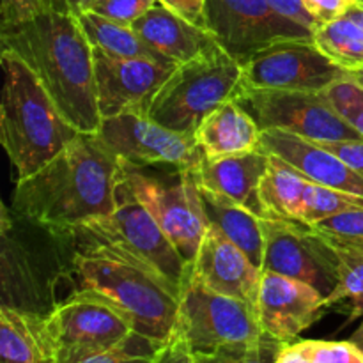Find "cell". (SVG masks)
<instances>
[{
    "label": "cell",
    "instance_id": "cell-1",
    "mask_svg": "<svg viewBox=\"0 0 363 363\" xmlns=\"http://www.w3.org/2000/svg\"><path fill=\"white\" fill-rule=\"evenodd\" d=\"M64 250V284L108 301L135 333L163 344L172 337L181 289L121 243L98 220L55 230Z\"/></svg>",
    "mask_w": 363,
    "mask_h": 363
},
{
    "label": "cell",
    "instance_id": "cell-2",
    "mask_svg": "<svg viewBox=\"0 0 363 363\" xmlns=\"http://www.w3.org/2000/svg\"><path fill=\"white\" fill-rule=\"evenodd\" d=\"M119 181V158L96 133H78L43 169L16 181L11 209L46 229H73L112 215Z\"/></svg>",
    "mask_w": 363,
    "mask_h": 363
},
{
    "label": "cell",
    "instance_id": "cell-3",
    "mask_svg": "<svg viewBox=\"0 0 363 363\" xmlns=\"http://www.w3.org/2000/svg\"><path fill=\"white\" fill-rule=\"evenodd\" d=\"M0 45L35 74L71 126L80 133L99 130L94 50L74 14L48 11L0 28Z\"/></svg>",
    "mask_w": 363,
    "mask_h": 363
},
{
    "label": "cell",
    "instance_id": "cell-4",
    "mask_svg": "<svg viewBox=\"0 0 363 363\" xmlns=\"http://www.w3.org/2000/svg\"><path fill=\"white\" fill-rule=\"evenodd\" d=\"M0 142L18 179L38 172L80 131L67 123L35 74L9 50H2Z\"/></svg>",
    "mask_w": 363,
    "mask_h": 363
},
{
    "label": "cell",
    "instance_id": "cell-5",
    "mask_svg": "<svg viewBox=\"0 0 363 363\" xmlns=\"http://www.w3.org/2000/svg\"><path fill=\"white\" fill-rule=\"evenodd\" d=\"M2 305L46 318L59 303L64 250L55 230L2 208Z\"/></svg>",
    "mask_w": 363,
    "mask_h": 363
},
{
    "label": "cell",
    "instance_id": "cell-6",
    "mask_svg": "<svg viewBox=\"0 0 363 363\" xmlns=\"http://www.w3.org/2000/svg\"><path fill=\"white\" fill-rule=\"evenodd\" d=\"M243 91V66L222 46L177 64L149 105L147 116L177 133L194 135L202 121Z\"/></svg>",
    "mask_w": 363,
    "mask_h": 363
},
{
    "label": "cell",
    "instance_id": "cell-7",
    "mask_svg": "<svg viewBox=\"0 0 363 363\" xmlns=\"http://www.w3.org/2000/svg\"><path fill=\"white\" fill-rule=\"evenodd\" d=\"M50 363H85L123 346L133 328L96 294L69 293L41 321Z\"/></svg>",
    "mask_w": 363,
    "mask_h": 363
},
{
    "label": "cell",
    "instance_id": "cell-8",
    "mask_svg": "<svg viewBox=\"0 0 363 363\" xmlns=\"http://www.w3.org/2000/svg\"><path fill=\"white\" fill-rule=\"evenodd\" d=\"M119 162L135 197L149 209L181 257L191 266L209 229L194 170L172 169L170 174H155L149 167Z\"/></svg>",
    "mask_w": 363,
    "mask_h": 363
},
{
    "label": "cell",
    "instance_id": "cell-9",
    "mask_svg": "<svg viewBox=\"0 0 363 363\" xmlns=\"http://www.w3.org/2000/svg\"><path fill=\"white\" fill-rule=\"evenodd\" d=\"M174 333L183 337L194 353L247 346L268 335L261 328L254 305L213 291L191 275L181 289Z\"/></svg>",
    "mask_w": 363,
    "mask_h": 363
},
{
    "label": "cell",
    "instance_id": "cell-10",
    "mask_svg": "<svg viewBox=\"0 0 363 363\" xmlns=\"http://www.w3.org/2000/svg\"><path fill=\"white\" fill-rule=\"evenodd\" d=\"M238 101L255 117L261 130H282L311 142L363 138L323 92L250 89Z\"/></svg>",
    "mask_w": 363,
    "mask_h": 363
},
{
    "label": "cell",
    "instance_id": "cell-11",
    "mask_svg": "<svg viewBox=\"0 0 363 363\" xmlns=\"http://www.w3.org/2000/svg\"><path fill=\"white\" fill-rule=\"evenodd\" d=\"M96 135L112 155L133 165L195 170L204 158L194 135L169 130L147 113L105 117Z\"/></svg>",
    "mask_w": 363,
    "mask_h": 363
},
{
    "label": "cell",
    "instance_id": "cell-12",
    "mask_svg": "<svg viewBox=\"0 0 363 363\" xmlns=\"http://www.w3.org/2000/svg\"><path fill=\"white\" fill-rule=\"evenodd\" d=\"M208 28L240 62L289 39H312L314 32L280 14L268 0H208Z\"/></svg>",
    "mask_w": 363,
    "mask_h": 363
},
{
    "label": "cell",
    "instance_id": "cell-13",
    "mask_svg": "<svg viewBox=\"0 0 363 363\" xmlns=\"http://www.w3.org/2000/svg\"><path fill=\"white\" fill-rule=\"evenodd\" d=\"M264 234L262 272L301 280L325 294L337 286L335 247L308 223L296 220H261Z\"/></svg>",
    "mask_w": 363,
    "mask_h": 363
},
{
    "label": "cell",
    "instance_id": "cell-14",
    "mask_svg": "<svg viewBox=\"0 0 363 363\" xmlns=\"http://www.w3.org/2000/svg\"><path fill=\"white\" fill-rule=\"evenodd\" d=\"M241 66L243 91L279 89L323 92L350 73L332 62L312 39H289L277 43L252 55L241 62Z\"/></svg>",
    "mask_w": 363,
    "mask_h": 363
},
{
    "label": "cell",
    "instance_id": "cell-15",
    "mask_svg": "<svg viewBox=\"0 0 363 363\" xmlns=\"http://www.w3.org/2000/svg\"><path fill=\"white\" fill-rule=\"evenodd\" d=\"M98 222L121 243L162 272L174 286L183 289L190 275V264L181 257L149 209L135 197L123 177V169L116 191V209L112 215Z\"/></svg>",
    "mask_w": 363,
    "mask_h": 363
},
{
    "label": "cell",
    "instance_id": "cell-16",
    "mask_svg": "<svg viewBox=\"0 0 363 363\" xmlns=\"http://www.w3.org/2000/svg\"><path fill=\"white\" fill-rule=\"evenodd\" d=\"M174 67L144 59H121L94 50L96 99L101 119L128 112L147 113L152 98Z\"/></svg>",
    "mask_w": 363,
    "mask_h": 363
},
{
    "label": "cell",
    "instance_id": "cell-17",
    "mask_svg": "<svg viewBox=\"0 0 363 363\" xmlns=\"http://www.w3.org/2000/svg\"><path fill=\"white\" fill-rule=\"evenodd\" d=\"M259 323L264 333L291 344L328 312L325 294L311 284L273 272H262L257 303Z\"/></svg>",
    "mask_w": 363,
    "mask_h": 363
},
{
    "label": "cell",
    "instance_id": "cell-18",
    "mask_svg": "<svg viewBox=\"0 0 363 363\" xmlns=\"http://www.w3.org/2000/svg\"><path fill=\"white\" fill-rule=\"evenodd\" d=\"M190 275L213 291L254 307L257 303L262 269L215 225H209L190 266Z\"/></svg>",
    "mask_w": 363,
    "mask_h": 363
},
{
    "label": "cell",
    "instance_id": "cell-19",
    "mask_svg": "<svg viewBox=\"0 0 363 363\" xmlns=\"http://www.w3.org/2000/svg\"><path fill=\"white\" fill-rule=\"evenodd\" d=\"M259 151L287 162L311 183L363 197V177L360 174L315 142L282 130H262Z\"/></svg>",
    "mask_w": 363,
    "mask_h": 363
},
{
    "label": "cell",
    "instance_id": "cell-20",
    "mask_svg": "<svg viewBox=\"0 0 363 363\" xmlns=\"http://www.w3.org/2000/svg\"><path fill=\"white\" fill-rule=\"evenodd\" d=\"M131 27L151 48L162 53L174 66L188 62L220 46L209 28L191 23L160 2L138 18Z\"/></svg>",
    "mask_w": 363,
    "mask_h": 363
},
{
    "label": "cell",
    "instance_id": "cell-21",
    "mask_svg": "<svg viewBox=\"0 0 363 363\" xmlns=\"http://www.w3.org/2000/svg\"><path fill=\"white\" fill-rule=\"evenodd\" d=\"M268 167L269 155L254 151L220 160H209L204 156L194 174L201 188L225 195L262 218L257 190Z\"/></svg>",
    "mask_w": 363,
    "mask_h": 363
},
{
    "label": "cell",
    "instance_id": "cell-22",
    "mask_svg": "<svg viewBox=\"0 0 363 363\" xmlns=\"http://www.w3.org/2000/svg\"><path fill=\"white\" fill-rule=\"evenodd\" d=\"M261 133L255 117L238 99H230L202 121L194 138L206 158L220 160L259 151Z\"/></svg>",
    "mask_w": 363,
    "mask_h": 363
},
{
    "label": "cell",
    "instance_id": "cell-23",
    "mask_svg": "<svg viewBox=\"0 0 363 363\" xmlns=\"http://www.w3.org/2000/svg\"><path fill=\"white\" fill-rule=\"evenodd\" d=\"M201 188V186H199ZM202 204L209 225H215L236 243L257 268L262 269L264 257V234H262L261 216L245 206L238 204L225 195L215 194L201 188Z\"/></svg>",
    "mask_w": 363,
    "mask_h": 363
},
{
    "label": "cell",
    "instance_id": "cell-24",
    "mask_svg": "<svg viewBox=\"0 0 363 363\" xmlns=\"http://www.w3.org/2000/svg\"><path fill=\"white\" fill-rule=\"evenodd\" d=\"M307 184L308 179L294 167L269 155V167L257 190L262 218L300 222Z\"/></svg>",
    "mask_w": 363,
    "mask_h": 363
},
{
    "label": "cell",
    "instance_id": "cell-25",
    "mask_svg": "<svg viewBox=\"0 0 363 363\" xmlns=\"http://www.w3.org/2000/svg\"><path fill=\"white\" fill-rule=\"evenodd\" d=\"M74 16L94 50H101L108 55L121 57V59H144L174 66L162 53L151 48L131 25L117 23L94 11H82Z\"/></svg>",
    "mask_w": 363,
    "mask_h": 363
},
{
    "label": "cell",
    "instance_id": "cell-26",
    "mask_svg": "<svg viewBox=\"0 0 363 363\" xmlns=\"http://www.w3.org/2000/svg\"><path fill=\"white\" fill-rule=\"evenodd\" d=\"M43 318L0 307V363H50Z\"/></svg>",
    "mask_w": 363,
    "mask_h": 363
},
{
    "label": "cell",
    "instance_id": "cell-27",
    "mask_svg": "<svg viewBox=\"0 0 363 363\" xmlns=\"http://www.w3.org/2000/svg\"><path fill=\"white\" fill-rule=\"evenodd\" d=\"M312 41L342 69L363 71V27L347 13L330 23L318 25Z\"/></svg>",
    "mask_w": 363,
    "mask_h": 363
},
{
    "label": "cell",
    "instance_id": "cell-28",
    "mask_svg": "<svg viewBox=\"0 0 363 363\" xmlns=\"http://www.w3.org/2000/svg\"><path fill=\"white\" fill-rule=\"evenodd\" d=\"M335 247V245H333ZM337 286L325 298L326 307L339 305L340 311L347 312L350 319L363 318V254L335 247Z\"/></svg>",
    "mask_w": 363,
    "mask_h": 363
},
{
    "label": "cell",
    "instance_id": "cell-29",
    "mask_svg": "<svg viewBox=\"0 0 363 363\" xmlns=\"http://www.w3.org/2000/svg\"><path fill=\"white\" fill-rule=\"evenodd\" d=\"M275 363H363V351L351 340H294L282 347Z\"/></svg>",
    "mask_w": 363,
    "mask_h": 363
},
{
    "label": "cell",
    "instance_id": "cell-30",
    "mask_svg": "<svg viewBox=\"0 0 363 363\" xmlns=\"http://www.w3.org/2000/svg\"><path fill=\"white\" fill-rule=\"evenodd\" d=\"M354 209H363L362 195L337 190V188L321 186V184L308 181L307 190H305L300 222L312 225V223H318L321 220L330 218V216L340 215V213L346 211H354Z\"/></svg>",
    "mask_w": 363,
    "mask_h": 363
},
{
    "label": "cell",
    "instance_id": "cell-31",
    "mask_svg": "<svg viewBox=\"0 0 363 363\" xmlns=\"http://www.w3.org/2000/svg\"><path fill=\"white\" fill-rule=\"evenodd\" d=\"M311 227L335 247L363 254V209L330 216Z\"/></svg>",
    "mask_w": 363,
    "mask_h": 363
},
{
    "label": "cell",
    "instance_id": "cell-32",
    "mask_svg": "<svg viewBox=\"0 0 363 363\" xmlns=\"http://www.w3.org/2000/svg\"><path fill=\"white\" fill-rule=\"evenodd\" d=\"M286 344L266 335L261 342L230 346L211 353H194L195 363H275Z\"/></svg>",
    "mask_w": 363,
    "mask_h": 363
},
{
    "label": "cell",
    "instance_id": "cell-33",
    "mask_svg": "<svg viewBox=\"0 0 363 363\" xmlns=\"http://www.w3.org/2000/svg\"><path fill=\"white\" fill-rule=\"evenodd\" d=\"M333 108L363 137V87L347 73L323 91Z\"/></svg>",
    "mask_w": 363,
    "mask_h": 363
},
{
    "label": "cell",
    "instance_id": "cell-34",
    "mask_svg": "<svg viewBox=\"0 0 363 363\" xmlns=\"http://www.w3.org/2000/svg\"><path fill=\"white\" fill-rule=\"evenodd\" d=\"M160 346L162 344L133 333L123 346L85 363H151Z\"/></svg>",
    "mask_w": 363,
    "mask_h": 363
},
{
    "label": "cell",
    "instance_id": "cell-35",
    "mask_svg": "<svg viewBox=\"0 0 363 363\" xmlns=\"http://www.w3.org/2000/svg\"><path fill=\"white\" fill-rule=\"evenodd\" d=\"M158 0H96L89 9L108 20L123 25H133L140 16H144Z\"/></svg>",
    "mask_w": 363,
    "mask_h": 363
},
{
    "label": "cell",
    "instance_id": "cell-36",
    "mask_svg": "<svg viewBox=\"0 0 363 363\" xmlns=\"http://www.w3.org/2000/svg\"><path fill=\"white\" fill-rule=\"evenodd\" d=\"M53 11V0H0V28Z\"/></svg>",
    "mask_w": 363,
    "mask_h": 363
},
{
    "label": "cell",
    "instance_id": "cell-37",
    "mask_svg": "<svg viewBox=\"0 0 363 363\" xmlns=\"http://www.w3.org/2000/svg\"><path fill=\"white\" fill-rule=\"evenodd\" d=\"M301 2L315 23L323 25L344 16L360 0H301Z\"/></svg>",
    "mask_w": 363,
    "mask_h": 363
},
{
    "label": "cell",
    "instance_id": "cell-38",
    "mask_svg": "<svg viewBox=\"0 0 363 363\" xmlns=\"http://www.w3.org/2000/svg\"><path fill=\"white\" fill-rule=\"evenodd\" d=\"M151 363H195V357L183 337L172 333V337L158 347Z\"/></svg>",
    "mask_w": 363,
    "mask_h": 363
},
{
    "label": "cell",
    "instance_id": "cell-39",
    "mask_svg": "<svg viewBox=\"0 0 363 363\" xmlns=\"http://www.w3.org/2000/svg\"><path fill=\"white\" fill-rule=\"evenodd\" d=\"M321 147L328 149L333 155L347 163L351 169L363 177V138L360 140H342V142H315Z\"/></svg>",
    "mask_w": 363,
    "mask_h": 363
},
{
    "label": "cell",
    "instance_id": "cell-40",
    "mask_svg": "<svg viewBox=\"0 0 363 363\" xmlns=\"http://www.w3.org/2000/svg\"><path fill=\"white\" fill-rule=\"evenodd\" d=\"M170 11L199 27L208 28V0H158Z\"/></svg>",
    "mask_w": 363,
    "mask_h": 363
},
{
    "label": "cell",
    "instance_id": "cell-41",
    "mask_svg": "<svg viewBox=\"0 0 363 363\" xmlns=\"http://www.w3.org/2000/svg\"><path fill=\"white\" fill-rule=\"evenodd\" d=\"M268 2L272 4L280 14L287 16L289 20L296 21V23L303 25V27L311 28L312 32H314V28L318 27L315 20L308 14V11L305 9L301 0H268Z\"/></svg>",
    "mask_w": 363,
    "mask_h": 363
},
{
    "label": "cell",
    "instance_id": "cell-42",
    "mask_svg": "<svg viewBox=\"0 0 363 363\" xmlns=\"http://www.w3.org/2000/svg\"><path fill=\"white\" fill-rule=\"evenodd\" d=\"M94 2L96 0H53V11L78 14L82 11L89 9Z\"/></svg>",
    "mask_w": 363,
    "mask_h": 363
},
{
    "label": "cell",
    "instance_id": "cell-43",
    "mask_svg": "<svg viewBox=\"0 0 363 363\" xmlns=\"http://www.w3.org/2000/svg\"><path fill=\"white\" fill-rule=\"evenodd\" d=\"M347 14H350L351 18H353L357 23H360L363 27V4L362 2H357L353 7H351L350 11H347Z\"/></svg>",
    "mask_w": 363,
    "mask_h": 363
},
{
    "label": "cell",
    "instance_id": "cell-44",
    "mask_svg": "<svg viewBox=\"0 0 363 363\" xmlns=\"http://www.w3.org/2000/svg\"><path fill=\"white\" fill-rule=\"evenodd\" d=\"M350 340H351V342L357 344V346L363 351V319H362V325L358 326V330H354V333L351 335Z\"/></svg>",
    "mask_w": 363,
    "mask_h": 363
},
{
    "label": "cell",
    "instance_id": "cell-45",
    "mask_svg": "<svg viewBox=\"0 0 363 363\" xmlns=\"http://www.w3.org/2000/svg\"><path fill=\"white\" fill-rule=\"evenodd\" d=\"M350 74L363 87V71H353V73H350Z\"/></svg>",
    "mask_w": 363,
    "mask_h": 363
},
{
    "label": "cell",
    "instance_id": "cell-46",
    "mask_svg": "<svg viewBox=\"0 0 363 363\" xmlns=\"http://www.w3.org/2000/svg\"><path fill=\"white\" fill-rule=\"evenodd\" d=\"M360 2H362V4H363V0H360Z\"/></svg>",
    "mask_w": 363,
    "mask_h": 363
}]
</instances>
